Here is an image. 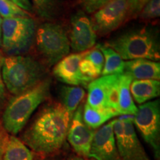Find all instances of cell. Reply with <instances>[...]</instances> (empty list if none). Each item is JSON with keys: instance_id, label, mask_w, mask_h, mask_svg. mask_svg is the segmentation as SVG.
I'll list each match as a JSON object with an SVG mask.
<instances>
[{"instance_id": "8fae6325", "label": "cell", "mask_w": 160, "mask_h": 160, "mask_svg": "<svg viewBox=\"0 0 160 160\" xmlns=\"http://www.w3.org/2000/svg\"><path fill=\"white\" fill-rule=\"evenodd\" d=\"M82 112V106H79L73 113L67 139L78 155L89 157L95 131L89 128L84 122Z\"/></svg>"}, {"instance_id": "5bb4252c", "label": "cell", "mask_w": 160, "mask_h": 160, "mask_svg": "<svg viewBox=\"0 0 160 160\" xmlns=\"http://www.w3.org/2000/svg\"><path fill=\"white\" fill-rule=\"evenodd\" d=\"M89 51L72 53L58 62L53 71L56 78L67 85L88 86L80 73L79 64Z\"/></svg>"}, {"instance_id": "9c48e42d", "label": "cell", "mask_w": 160, "mask_h": 160, "mask_svg": "<svg viewBox=\"0 0 160 160\" xmlns=\"http://www.w3.org/2000/svg\"><path fill=\"white\" fill-rule=\"evenodd\" d=\"M121 75L103 76L91 81L87 86L86 103L94 108L111 109L119 113L118 97Z\"/></svg>"}, {"instance_id": "52a82bcc", "label": "cell", "mask_w": 160, "mask_h": 160, "mask_svg": "<svg viewBox=\"0 0 160 160\" xmlns=\"http://www.w3.org/2000/svg\"><path fill=\"white\" fill-rule=\"evenodd\" d=\"M113 129L121 160H151L138 139L133 116L121 115L113 120Z\"/></svg>"}, {"instance_id": "2e32d148", "label": "cell", "mask_w": 160, "mask_h": 160, "mask_svg": "<svg viewBox=\"0 0 160 160\" xmlns=\"http://www.w3.org/2000/svg\"><path fill=\"white\" fill-rule=\"evenodd\" d=\"M130 91L136 102L142 105L159 97L160 82L154 79L133 80Z\"/></svg>"}, {"instance_id": "83f0119b", "label": "cell", "mask_w": 160, "mask_h": 160, "mask_svg": "<svg viewBox=\"0 0 160 160\" xmlns=\"http://www.w3.org/2000/svg\"><path fill=\"white\" fill-rule=\"evenodd\" d=\"M150 0H128V14L131 17L139 15L143 7Z\"/></svg>"}, {"instance_id": "d6986e66", "label": "cell", "mask_w": 160, "mask_h": 160, "mask_svg": "<svg viewBox=\"0 0 160 160\" xmlns=\"http://www.w3.org/2000/svg\"><path fill=\"white\" fill-rule=\"evenodd\" d=\"M120 116L119 113L111 109L94 108L86 103L82 112L83 120L92 129H96L105 124L111 118Z\"/></svg>"}, {"instance_id": "7a4b0ae2", "label": "cell", "mask_w": 160, "mask_h": 160, "mask_svg": "<svg viewBox=\"0 0 160 160\" xmlns=\"http://www.w3.org/2000/svg\"><path fill=\"white\" fill-rule=\"evenodd\" d=\"M51 82L43 79L39 84L10 100L4 111V129L12 135L22 130L35 110L49 97Z\"/></svg>"}, {"instance_id": "7c38bea8", "label": "cell", "mask_w": 160, "mask_h": 160, "mask_svg": "<svg viewBox=\"0 0 160 160\" xmlns=\"http://www.w3.org/2000/svg\"><path fill=\"white\" fill-rule=\"evenodd\" d=\"M113 120L95 131L89 157L94 160H121L113 129Z\"/></svg>"}, {"instance_id": "4dcf8cb0", "label": "cell", "mask_w": 160, "mask_h": 160, "mask_svg": "<svg viewBox=\"0 0 160 160\" xmlns=\"http://www.w3.org/2000/svg\"><path fill=\"white\" fill-rule=\"evenodd\" d=\"M5 94V85H4L2 77V62H0V101L4 99Z\"/></svg>"}, {"instance_id": "9a60e30c", "label": "cell", "mask_w": 160, "mask_h": 160, "mask_svg": "<svg viewBox=\"0 0 160 160\" xmlns=\"http://www.w3.org/2000/svg\"><path fill=\"white\" fill-rule=\"evenodd\" d=\"M133 80L160 79V64L159 62L146 59H137L125 62L124 73Z\"/></svg>"}, {"instance_id": "ffe728a7", "label": "cell", "mask_w": 160, "mask_h": 160, "mask_svg": "<svg viewBox=\"0 0 160 160\" xmlns=\"http://www.w3.org/2000/svg\"><path fill=\"white\" fill-rule=\"evenodd\" d=\"M33 153L14 136L8 137L4 151L2 160H33Z\"/></svg>"}, {"instance_id": "8992f818", "label": "cell", "mask_w": 160, "mask_h": 160, "mask_svg": "<svg viewBox=\"0 0 160 160\" xmlns=\"http://www.w3.org/2000/svg\"><path fill=\"white\" fill-rule=\"evenodd\" d=\"M37 48L45 62L51 66L68 55L70 40L61 25L44 23L36 32Z\"/></svg>"}, {"instance_id": "cb8c5ba5", "label": "cell", "mask_w": 160, "mask_h": 160, "mask_svg": "<svg viewBox=\"0 0 160 160\" xmlns=\"http://www.w3.org/2000/svg\"><path fill=\"white\" fill-rule=\"evenodd\" d=\"M79 71L87 85L101 75V72L85 57L80 62Z\"/></svg>"}, {"instance_id": "836d02e7", "label": "cell", "mask_w": 160, "mask_h": 160, "mask_svg": "<svg viewBox=\"0 0 160 160\" xmlns=\"http://www.w3.org/2000/svg\"><path fill=\"white\" fill-rule=\"evenodd\" d=\"M2 59H3L2 55V53H1V51H0V62H2Z\"/></svg>"}, {"instance_id": "d4e9b609", "label": "cell", "mask_w": 160, "mask_h": 160, "mask_svg": "<svg viewBox=\"0 0 160 160\" xmlns=\"http://www.w3.org/2000/svg\"><path fill=\"white\" fill-rule=\"evenodd\" d=\"M142 19H153L160 16V0H150L139 13Z\"/></svg>"}, {"instance_id": "4316f807", "label": "cell", "mask_w": 160, "mask_h": 160, "mask_svg": "<svg viewBox=\"0 0 160 160\" xmlns=\"http://www.w3.org/2000/svg\"><path fill=\"white\" fill-rule=\"evenodd\" d=\"M113 0H82V5L83 9L88 13H93L102 8Z\"/></svg>"}, {"instance_id": "1f68e13d", "label": "cell", "mask_w": 160, "mask_h": 160, "mask_svg": "<svg viewBox=\"0 0 160 160\" xmlns=\"http://www.w3.org/2000/svg\"><path fill=\"white\" fill-rule=\"evenodd\" d=\"M67 160H84L83 158H82L80 156H71Z\"/></svg>"}, {"instance_id": "d6a6232c", "label": "cell", "mask_w": 160, "mask_h": 160, "mask_svg": "<svg viewBox=\"0 0 160 160\" xmlns=\"http://www.w3.org/2000/svg\"><path fill=\"white\" fill-rule=\"evenodd\" d=\"M2 19L0 16V47H2Z\"/></svg>"}, {"instance_id": "ac0fdd59", "label": "cell", "mask_w": 160, "mask_h": 160, "mask_svg": "<svg viewBox=\"0 0 160 160\" xmlns=\"http://www.w3.org/2000/svg\"><path fill=\"white\" fill-rule=\"evenodd\" d=\"M104 57V66L101 77L122 74L125 69V61L114 50L106 45H97Z\"/></svg>"}, {"instance_id": "277c9868", "label": "cell", "mask_w": 160, "mask_h": 160, "mask_svg": "<svg viewBox=\"0 0 160 160\" xmlns=\"http://www.w3.org/2000/svg\"><path fill=\"white\" fill-rule=\"evenodd\" d=\"M105 45L114 50L123 60L146 59L157 62L160 59L157 38L145 28L127 32Z\"/></svg>"}, {"instance_id": "e0dca14e", "label": "cell", "mask_w": 160, "mask_h": 160, "mask_svg": "<svg viewBox=\"0 0 160 160\" xmlns=\"http://www.w3.org/2000/svg\"><path fill=\"white\" fill-rule=\"evenodd\" d=\"M133 80L131 77L125 73H122L120 77L118 97V108L120 116H134L137 112V107L133 102L130 91V86Z\"/></svg>"}, {"instance_id": "6da1fadb", "label": "cell", "mask_w": 160, "mask_h": 160, "mask_svg": "<svg viewBox=\"0 0 160 160\" xmlns=\"http://www.w3.org/2000/svg\"><path fill=\"white\" fill-rule=\"evenodd\" d=\"M72 117L60 103L42 109L26 130L22 140L37 153L51 154L62 148L67 139Z\"/></svg>"}, {"instance_id": "f1b7e54d", "label": "cell", "mask_w": 160, "mask_h": 160, "mask_svg": "<svg viewBox=\"0 0 160 160\" xmlns=\"http://www.w3.org/2000/svg\"><path fill=\"white\" fill-rule=\"evenodd\" d=\"M8 138V137L7 133H5V130L0 125V160H1L3 156Z\"/></svg>"}, {"instance_id": "44dd1931", "label": "cell", "mask_w": 160, "mask_h": 160, "mask_svg": "<svg viewBox=\"0 0 160 160\" xmlns=\"http://www.w3.org/2000/svg\"><path fill=\"white\" fill-rule=\"evenodd\" d=\"M62 102L65 109L73 117L80 102L85 96V91L79 86H62L60 91Z\"/></svg>"}, {"instance_id": "7402d4cb", "label": "cell", "mask_w": 160, "mask_h": 160, "mask_svg": "<svg viewBox=\"0 0 160 160\" xmlns=\"http://www.w3.org/2000/svg\"><path fill=\"white\" fill-rule=\"evenodd\" d=\"M33 8L39 17L51 19L57 11V0H32Z\"/></svg>"}, {"instance_id": "603a6c76", "label": "cell", "mask_w": 160, "mask_h": 160, "mask_svg": "<svg viewBox=\"0 0 160 160\" xmlns=\"http://www.w3.org/2000/svg\"><path fill=\"white\" fill-rule=\"evenodd\" d=\"M0 16L4 19L17 17H30L31 14L10 0H0Z\"/></svg>"}, {"instance_id": "3957f363", "label": "cell", "mask_w": 160, "mask_h": 160, "mask_svg": "<svg viewBox=\"0 0 160 160\" xmlns=\"http://www.w3.org/2000/svg\"><path fill=\"white\" fill-rule=\"evenodd\" d=\"M44 66L31 57L9 56L2 62L4 85L12 94L17 96L31 89L42 81Z\"/></svg>"}, {"instance_id": "f546056e", "label": "cell", "mask_w": 160, "mask_h": 160, "mask_svg": "<svg viewBox=\"0 0 160 160\" xmlns=\"http://www.w3.org/2000/svg\"><path fill=\"white\" fill-rule=\"evenodd\" d=\"M12 2L17 5L18 7L22 8L24 11H31L32 6L30 0H10Z\"/></svg>"}, {"instance_id": "4fadbf2b", "label": "cell", "mask_w": 160, "mask_h": 160, "mask_svg": "<svg viewBox=\"0 0 160 160\" xmlns=\"http://www.w3.org/2000/svg\"><path fill=\"white\" fill-rule=\"evenodd\" d=\"M69 40L71 48L78 53L91 50L95 45L97 33L91 21L84 13H77L72 19Z\"/></svg>"}, {"instance_id": "ba28073f", "label": "cell", "mask_w": 160, "mask_h": 160, "mask_svg": "<svg viewBox=\"0 0 160 160\" xmlns=\"http://www.w3.org/2000/svg\"><path fill=\"white\" fill-rule=\"evenodd\" d=\"M135 125L143 139L153 149L156 158L160 154V103L156 99L142 104L133 116Z\"/></svg>"}, {"instance_id": "30bf717a", "label": "cell", "mask_w": 160, "mask_h": 160, "mask_svg": "<svg viewBox=\"0 0 160 160\" xmlns=\"http://www.w3.org/2000/svg\"><path fill=\"white\" fill-rule=\"evenodd\" d=\"M128 14V0H113L96 11L91 21L96 33L108 34L122 25Z\"/></svg>"}, {"instance_id": "484cf974", "label": "cell", "mask_w": 160, "mask_h": 160, "mask_svg": "<svg viewBox=\"0 0 160 160\" xmlns=\"http://www.w3.org/2000/svg\"><path fill=\"white\" fill-rule=\"evenodd\" d=\"M85 57L90 60L93 63V65L102 73L104 66V57L102 53L97 47L94 49L90 50Z\"/></svg>"}, {"instance_id": "5b68a950", "label": "cell", "mask_w": 160, "mask_h": 160, "mask_svg": "<svg viewBox=\"0 0 160 160\" xmlns=\"http://www.w3.org/2000/svg\"><path fill=\"white\" fill-rule=\"evenodd\" d=\"M36 23L31 17L4 19L2 25V48L9 56L27 51L36 37Z\"/></svg>"}]
</instances>
